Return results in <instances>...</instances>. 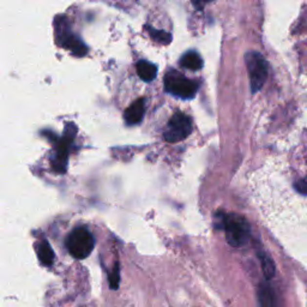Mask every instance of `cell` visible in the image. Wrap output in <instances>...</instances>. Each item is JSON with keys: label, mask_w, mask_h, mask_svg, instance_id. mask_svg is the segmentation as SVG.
<instances>
[{"label": "cell", "mask_w": 307, "mask_h": 307, "mask_svg": "<svg viewBox=\"0 0 307 307\" xmlns=\"http://www.w3.org/2000/svg\"><path fill=\"white\" fill-rule=\"evenodd\" d=\"M295 188L301 195H307V184L304 180H299L295 183Z\"/></svg>", "instance_id": "16"}, {"label": "cell", "mask_w": 307, "mask_h": 307, "mask_svg": "<svg viewBox=\"0 0 307 307\" xmlns=\"http://www.w3.org/2000/svg\"><path fill=\"white\" fill-rule=\"evenodd\" d=\"M257 299H258V306L259 307H279L277 304L276 294L271 286L267 283H261L257 290Z\"/></svg>", "instance_id": "9"}, {"label": "cell", "mask_w": 307, "mask_h": 307, "mask_svg": "<svg viewBox=\"0 0 307 307\" xmlns=\"http://www.w3.org/2000/svg\"><path fill=\"white\" fill-rule=\"evenodd\" d=\"M146 29H148V31H149V34L151 35V38H153L155 41L160 42V43L168 44L170 41H172V36H170V34L166 33V31L156 30V29L150 28L149 25H146Z\"/></svg>", "instance_id": "14"}, {"label": "cell", "mask_w": 307, "mask_h": 307, "mask_svg": "<svg viewBox=\"0 0 307 307\" xmlns=\"http://www.w3.org/2000/svg\"><path fill=\"white\" fill-rule=\"evenodd\" d=\"M137 73L144 82H151L156 78L157 67L146 60H141L137 62Z\"/></svg>", "instance_id": "11"}, {"label": "cell", "mask_w": 307, "mask_h": 307, "mask_svg": "<svg viewBox=\"0 0 307 307\" xmlns=\"http://www.w3.org/2000/svg\"><path fill=\"white\" fill-rule=\"evenodd\" d=\"M76 135V127L73 124H69L65 130L64 138L58 143V150L54 157L53 167L56 168L59 173H65L67 164V156H69V149L71 143H72L73 137Z\"/></svg>", "instance_id": "6"}, {"label": "cell", "mask_w": 307, "mask_h": 307, "mask_svg": "<svg viewBox=\"0 0 307 307\" xmlns=\"http://www.w3.org/2000/svg\"><path fill=\"white\" fill-rule=\"evenodd\" d=\"M192 1H193V4H195V6L197 7V9L202 10L206 4H209L210 1H212V0H192Z\"/></svg>", "instance_id": "17"}, {"label": "cell", "mask_w": 307, "mask_h": 307, "mask_svg": "<svg viewBox=\"0 0 307 307\" xmlns=\"http://www.w3.org/2000/svg\"><path fill=\"white\" fill-rule=\"evenodd\" d=\"M220 225L225 230V240L233 247H241L246 245L251 235V228L247 220L238 214L222 215Z\"/></svg>", "instance_id": "1"}, {"label": "cell", "mask_w": 307, "mask_h": 307, "mask_svg": "<svg viewBox=\"0 0 307 307\" xmlns=\"http://www.w3.org/2000/svg\"><path fill=\"white\" fill-rule=\"evenodd\" d=\"M164 88L167 93L180 99H192L198 90V84L188 80L178 71H170L164 77Z\"/></svg>", "instance_id": "4"}, {"label": "cell", "mask_w": 307, "mask_h": 307, "mask_svg": "<svg viewBox=\"0 0 307 307\" xmlns=\"http://www.w3.org/2000/svg\"><path fill=\"white\" fill-rule=\"evenodd\" d=\"M258 257L259 261H261V266L262 270H263L264 277H266L267 281L271 280L272 277L275 276V272H276V267H275L274 262H272V259L270 258L266 253H264V252H259Z\"/></svg>", "instance_id": "13"}, {"label": "cell", "mask_w": 307, "mask_h": 307, "mask_svg": "<svg viewBox=\"0 0 307 307\" xmlns=\"http://www.w3.org/2000/svg\"><path fill=\"white\" fill-rule=\"evenodd\" d=\"M180 65H182L183 67H185V69L197 71L203 66V60H202V58L199 57L198 53L190 51L182 57V59H180Z\"/></svg>", "instance_id": "12"}, {"label": "cell", "mask_w": 307, "mask_h": 307, "mask_svg": "<svg viewBox=\"0 0 307 307\" xmlns=\"http://www.w3.org/2000/svg\"><path fill=\"white\" fill-rule=\"evenodd\" d=\"M108 280H109V286H111L112 289H118V288H119V281H120L119 263H115L112 272L109 274Z\"/></svg>", "instance_id": "15"}, {"label": "cell", "mask_w": 307, "mask_h": 307, "mask_svg": "<svg viewBox=\"0 0 307 307\" xmlns=\"http://www.w3.org/2000/svg\"><path fill=\"white\" fill-rule=\"evenodd\" d=\"M67 250L76 259H84L90 256L95 246L93 234L85 227H77L70 233L66 240Z\"/></svg>", "instance_id": "2"}, {"label": "cell", "mask_w": 307, "mask_h": 307, "mask_svg": "<svg viewBox=\"0 0 307 307\" xmlns=\"http://www.w3.org/2000/svg\"><path fill=\"white\" fill-rule=\"evenodd\" d=\"M245 62L247 66L248 76H250V84L252 93H258L262 86L266 83L267 72H269V64L264 57L258 52H248L245 56Z\"/></svg>", "instance_id": "3"}, {"label": "cell", "mask_w": 307, "mask_h": 307, "mask_svg": "<svg viewBox=\"0 0 307 307\" xmlns=\"http://www.w3.org/2000/svg\"><path fill=\"white\" fill-rule=\"evenodd\" d=\"M192 132V122L182 112H177L168 122L164 132V140L169 143H178L188 137Z\"/></svg>", "instance_id": "5"}, {"label": "cell", "mask_w": 307, "mask_h": 307, "mask_svg": "<svg viewBox=\"0 0 307 307\" xmlns=\"http://www.w3.org/2000/svg\"><path fill=\"white\" fill-rule=\"evenodd\" d=\"M36 251H38V257L40 259V262L43 266H51L54 263V251L52 248V246L49 245V243L47 240H41L40 243H38L36 245Z\"/></svg>", "instance_id": "10"}, {"label": "cell", "mask_w": 307, "mask_h": 307, "mask_svg": "<svg viewBox=\"0 0 307 307\" xmlns=\"http://www.w3.org/2000/svg\"><path fill=\"white\" fill-rule=\"evenodd\" d=\"M145 113V100L138 99L124 113V119L127 125L140 124Z\"/></svg>", "instance_id": "8"}, {"label": "cell", "mask_w": 307, "mask_h": 307, "mask_svg": "<svg viewBox=\"0 0 307 307\" xmlns=\"http://www.w3.org/2000/svg\"><path fill=\"white\" fill-rule=\"evenodd\" d=\"M58 27H57V38L59 43L61 46L66 47L67 49H70L73 54L78 57H83L85 56L88 49L84 46V43L80 40L78 38L73 36L72 34L70 33V30L66 27L62 28L61 25V20H57Z\"/></svg>", "instance_id": "7"}]
</instances>
